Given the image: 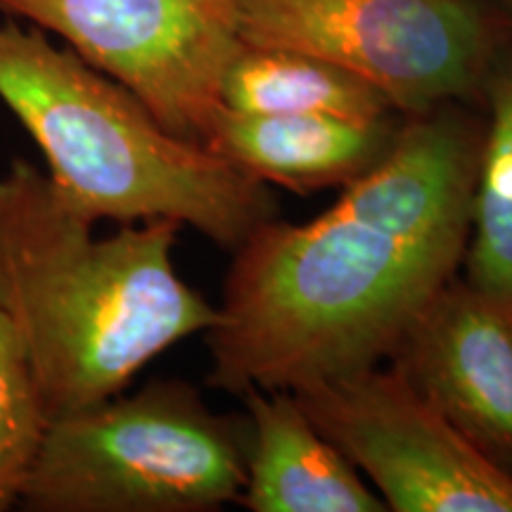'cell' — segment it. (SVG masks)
I'll return each mask as SVG.
<instances>
[{
    "label": "cell",
    "mask_w": 512,
    "mask_h": 512,
    "mask_svg": "<svg viewBox=\"0 0 512 512\" xmlns=\"http://www.w3.org/2000/svg\"><path fill=\"white\" fill-rule=\"evenodd\" d=\"M0 100L60 195L93 223L169 219L235 249L273 219L264 183L178 138L124 86L10 17L0 22Z\"/></svg>",
    "instance_id": "3957f363"
},
{
    "label": "cell",
    "mask_w": 512,
    "mask_h": 512,
    "mask_svg": "<svg viewBox=\"0 0 512 512\" xmlns=\"http://www.w3.org/2000/svg\"><path fill=\"white\" fill-rule=\"evenodd\" d=\"M387 121L247 114L223 107L207 147L242 174L294 192L347 188L387 152Z\"/></svg>",
    "instance_id": "30bf717a"
},
{
    "label": "cell",
    "mask_w": 512,
    "mask_h": 512,
    "mask_svg": "<svg viewBox=\"0 0 512 512\" xmlns=\"http://www.w3.org/2000/svg\"><path fill=\"white\" fill-rule=\"evenodd\" d=\"M181 223H121L95 235L46 171L0 174V309L48 422L124 392L147 363L219 320L174 264Z\"/></svg>",
    "instance_id": "7a4b0ae2"
},
{
    "label": "cell",
    "mask_w": 512,
    "mask_h": 512,
    "mask_svg": "<svg viewBox=\"0 0 512 512\" xmlns=\"http://www.w3.org/2000/svg\"><path fill=\"white\" fill-rule=\"evenodd\" d=\"M245 46L313 55L425 114L484 91L512 43V19L486 0H235Z\"/></svg>",
    "instance_id": "5b68a950"
},
{
    "label": "cell",
    "mask_w": 512,
    "mask_h": 512,
    "mask_svg": "<svg viewBox=\"0 0 512 512\" xmlns=\"http://www.w3.org/2000/svg\"><path fill=\"white\" fill-rule=\"evenodd\" d=\"M394 512H512V475L465 437L399 363L292 392Z\"/></svg>",
    "instance_id": "52a82bcc"
},
{
    "label": "cell",
    "mask_w": 512,
    "mask_h": 512,
    "mask_svg": "<svg viewBox=\"0 0 512 512\" xmlns=\"http://www.w3.org/2000/svg\"><path fill=\"white\" fill-rule=\"evenodd\" d=\"M494 3L505 12V15L512 19V0H494Z\"/></svg>",
    "instance_id": "5bb4252c"
},
{
    "label": "cell",
    "mask_w": 512,
    "mask_h": 512,
    "mask_svg": "<svg viewBox=\"0 0 512 512\" xmlns=\"http://www.w3.org/2000/svg\"><path fill=\"white\" fill-rule=\"evenodd\" d=\"M240 399L249 413L240 505L252 512H387L292 392L252 389Z\"/></svg>",
    "instance_id": "9c48e42d"
},
{
    "label": "cell",
    "mask_w": 512,
    "mask_h": 512,
    "mask_svg": "<svg viewBox=\"0 0 512 512\" xmlns=\"http://www.w3.org/2000/svg\"><path fill=\"white\" fill-rule=\"evenodd\" d=\"M0 15L57 36L164 128L207 147L242 48L235 0H0Z\"/></svg>",
    "instance_id": "8992f818"
},
{
    "label": "cell",
    "mask_w": 512,
    "mask_h": 512,
    "mask_svg": "<svg viewBox=\"0 0 512 512\" xmlns=\"http://www.w3.org/2000/svg\"><path fill=\"white\" fill-rule=\"evenodd\" d=\"M247 430L183 380H155L50 420L19 508L214 512L245 489Z\"/></svg>",
    "instance_id": "277c9868"
},
{
    "label": "cell",
    "mask_w": 512,
    "mask_h": 512,
    "mask_svg": "<svg viewBox=\"0 0 512 512\" xmlns=\"http://www.w3.org/2000/svg\"><path fill=\"white\" fill-rule=\"evenodd\" d=\"M46 427L27 354L0 309V512L19 508Z\"/></svg>",
    "instance_id": "4fadbf2b"
},
{
    "label": "cell",
    "mask_w": 512,
    "mask_h": 512,
    "mask_svg": "<svg viewBox=\"0 0 512 512\" xmlns=\"http://www.w3.org/2000/svg\"><path fill=\"white\" fill-rule=\"evenodd\" d=\"M392 361L512 475V294L456 275L425 306Z\"/></svg>",
    "instance_id": "ba28073f"
},
{
    "label": "cell",
    "mask_w": 512,
    "mask_h": 512,
    "mask_svg": "<svg viewBox=\"0 0 512 512\" xmlns=\"http://www.w3.org/2000/svg\"><path fill=\"white\" fill-rule=\"evenodd\" d=\"M223 105L247 114L387 121L394 107L358 76L313 55L242 43L223 83Z\"/></svg>",
    "instance_id": "8fae6325"
},
{
    "label": "cell",
    "mask_w": 512,
    "mask_h": 512,
    "mask_svg": "<svg viewBox=\"0 0 512 512\" xmlns=\"http://www.w3.org/2000/svg\"><path fill=\"white\" fill-rule=\"evenodd\" d=\"M463 233L411 235L339 204L306 223L268 219L238 247L207 382L242 396L299 392L377 366L463 266Z\"/></svg>",
    "instance_id": "6da1fadb"
},
{
    "label": "cell",
    "mask_w": 512,
    "mask_h": 512,
    "mask_svg": "<svg viewBox=\"0 0 512 512\" xmlns=\"http://www.w3.org/2000/svg\"><path fill=\"white\" fill-rule=\"evenodd\" d=\"M482 95L489 117L472 197L465 280L512 294V43L496 60Z\"/></svg>",
    "instance_id": "7c38bea8"
}]
</instances>
